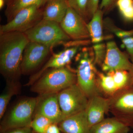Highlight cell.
Wrapping results in <instances>:
<instances>
[{
  "label": "cell",
  "instance_id": "cell-21",
  "mask_svg": "<svg viewBox=\"0 0 133 133\" xmlns=\"http://www.w3.org/2000/svg\"><path fill=\"white\" fill-rule=\"evenodd\" d=\"M5 91L0 96V118L4 116L7 107L12 97L19 92V85L17 81H8Z\"/></svg>",
  "mask_w": 133,
  "mask_h": 133
},
{
  "label": "cell",
  "instance_id": "cell-23",
  "mask_svg": "<svg viewBox=\"0 0 133 133\" xmlns=\"http://www.w3.org/2000/svg\"><path fill=\"white\" fill-rule=\"evenodd\" d=\"M53 124L45 116L39 114H34L30 127L36 133H45L49 126Z\"/></svg>",
  "mask_w": 133,
  "mask_h": 133
},
{
  "label": "cell",
  "instance_id": "cell-6",
  "mask_svg": "<svg viewBox=\"0 0 133 133\" xmlns=\"http://www.w3.org/2000/svg\"><path fill=\"white\" fill-rule=\"evenodd\" d=\"M43 7L33 5L20 10L10 21L1 25L0 34L13 31L25 33L43 20Z\"/></svg>",
  "mask_w": 133,
  "mask_h": 133
},
{
  "label": "cell",
  "instance_id": "cell-16",
  "mask_svg": "<svg viewBox=\"0 0 133 133\" xmlns=\"http://www.w3.org/2000/svg\"><path fill=\"white\" fill-rule=\"evenodd\" d=\"M69 7L67 0H47L43 7V19L60 23Z\"/></svg>",
  "mask_w": 133,
  "mask_h": 133
},
{
  "label": "cell",
  "instance_id": "cell-30",
  "mask_svg": "<svg viewBox=\"0 0 133 133\" xmlns=\"http://www.w3.org/2000/svg\"><path fill=\"white\" fill-rule=\"evenodd\" d=\"M117 1L118 0H102L99 8L104 12L109 11L116 5Z\"/></svg>",
  "mask_w": 133,
  "mask_h": 133
},
{
  "label": "cell",
  "instance_id": "cell-20",
  "mask_svg": "<svg viewBox=\"0 0 133 133\" xmlns=\"http://www.w3.org/2000/svg\"><path fill=\"white\" fill-rule=\"evenodd\" d=\"M97 84L99 91H101L108 97L113 96L118 91L112 77L108 73L104 74L98 71Z\"/></svg>",
  "mask_w": 133,
  "mask_h": 133
},
{
  "label": "cell",
  "instance_id": "cell-8",
  "mask_svg": "<svg viewBox=\"0 0 133 133\" xmlns=\"http://www.w3.org/2000/svg\"><path fill=\"white\" fill-rule=\"evenodd\" d=\"M57 95L65 118L85 111L88 98L77 83L59 92Z\"/></svg>",
  "mask_w": 133,
  "mask_h": 133
},
{
  "label": "cell",
  "instance_id": "cell-34",
  "mask_svg": "<svg viewBox=\"0 0 133 133\" xmlns=\"http://www.w3.org/2000/svg\"><path fill=\"white\" fill-rule=\"evenodd\" d=\"M131 63H132V66H131V70L129 71L130 73L132 81L133 83V57H131Z\"/></svg>",
  "mask_w": 133,
  "mask_h": 133
},
{
  "label": "cell",
  "instance_id": "cell-12",
  "mask_svg": "<svg viewBox=\"0 0 133 133\" xmlns=\"http://www.w3.org/2000/svg\"><path fill=\"white\" fill-rule=\"evenodd\" d=\"M57 94L39 95L37 97L35 114L45 116L53 124H58L63 120L65 117L59 106Z\"/></svg>",
  "mask_w": 133,
  "mask_h": 133
},
{
  "label": "cell",
  "instance_id": "cell-25",
  "mask_svg": "<svg viewBox=\"0 0 133 133\" xmlns=\"http://www.w3.org/2000/svg\"><path fill=\"white\" fill-rule=\"evenodd\" d=\"M116 5L125 20L133 21V0H118Z\"/></svg>",
  "mask_w": 133,
  "mask_h": 133
},
{
  "label": "cell",
  "instance_id": "cell-27",
  "mask_svg": "<svg viewBox=\"0 0 133 133\" xmlns=\"http://www.w3.org/2000/svg\"><path fill=\"white\" fill-rule=\"evenodd\" d=\"M92 47L94 52L95 64L101 66L106 54V44L104 43H99L94 44Z\"/></svg>",
  "mask_w": 133,
  "mask_h": 133
},
{
  "label": "cell",
  "instance_id": "cell-1",
  "mask_svg": "<svg viewBox=\"0 0 133 133\" xmlns=\"http://www.w3.org/2000/svg\"><path fill=\"white\" fill-rule=\"evenodd\" d=\"M29 42L24 33L0 34V72L8 82L17 81L22 74L23 52Z\"/></svg>",
  "mask_w": 133,
  "mask_h": 133
},
{
  "label": "cell",
  "instance_id": "cell-22",
  "mask_svg": "<svg viewBox=\"0 0 133 133\" xmlns=\"http://www.w3.org/2000/svg\"><path fill=\"white\" fill-rule=\"evenodd\" d=\"M106 73L112 76L118 91L133 85L131 75L128 71L116 70Z\"/></svg>",
  "mask_w": 133,
  "mask_h": 133
},
{
  "label": "cell",
  "instance_id": "cell-24",
  "mask_svg": "<svg viewBox=\"0 0 133 133\" xmlns=\"http://www.w3.org/2000/svg\"><path fill=\"white\" fill-rule=\"evenodd\" d=\"M104 27L107 30L113 33L121 40L133 36V30L128 31L119 28L115 25L113 22L109 18L104 19Z\"/></svg>",
  "mask_w": 133,
  "mask_h": 133
},
{
  "label": "cell",
  "instance_id": "cell-4",
  "mask_svg": "<svg viewBox=\"0 0 133 133\" xmlns=\"http://www.w3.org/2000/svg\"><path fill=\"white\" fill-rule=\"evenodd\" d=\"M24 33L30 41L52 48L60 44L64 45L71 40L62 29L59 23L44 19Z\"/></svg>",
  "mask_w": 133,
  "mask_h": 133
},
{
  "label": "cell",
  "instance_id": "cell-9",
  "mask_svg": "<svg viewBox=\"0 0 133 133\" xmlns=\"http://www.w3.org/2000/svg\"><path fill=\"white\" fill-rule=\"evenodd\" d=\"M52 49L39 43L30 41L23 52L22 74H33L39 70L53 53Z\"/></svg>",
  "mask_w": 133,
  "mask_h": 133
},
{
  "label": "cell",
  "instance_id": "cell-26",
  "mask_svg": "<svg viewBox=\"0 0 133 133\" xmlns=\"http://www.w3.org/2000/svg\"><path fill=\"white\" fill-rule=\"evenodd\" d=\"M88 0H67L69 7L76 11L88 23L87 9Z\"/></svg>",
  "mask_w": 133,
  "mask_h": 133
},
{
  "label": "cell",
  "instance_id": "cell-13",
  "mask_svg": "<svg viewBox=\"0 0 133 133\" xmlns=\"http://www.w3.org/2000/svg\"><path fill=\"white\" fill-rule=\"evenodd\" d=\"M106 45V54L101 66L102 70L106 73L119 70L129 71L132 63L127 55L119 49L115 42H107Z\"/></svg>",
  "mask_w": 133,
  "mask_h": 133
},
{
  "label": "cell",
  "instance_id": "cell-15",
  "mask_svg": "<svg viewBox=\"0 0 133 133\" xmlns=\"http://www.w3.org/2000/svg\"><path fill=\"white\" fill-rule=\"evenodd\" d=\"M58 125L63 133H90L85 111L66 117Z\"/></svg>",
  "mask_w": 133,
  "mask_h": 133
},
{
  "label": "cell",
  "instance_id": "cell-33",
  "mask_svg": "<svg viewBox=\"0 0 133 133\" xmlns=\"http://www.w3.org/2000/svg\"><path fill=\"white\" fill-rule=\"evenodd\" d=\"M9 0H0V9L2 10L7 5Z\"/></svg>",
  "mask_w": 133,
  "mask_h": 133
},
{
  "label": "cell",
  "instance_id": "cell-31",
  "mask_svg": "<svg viewBox=\"0 0 133 133\" xmlns=\"http://www.w3.org/2000/svg\"><path fill=\"white\" fill-rule=\"evenodd\" d=\"M9 131L7 133H33V130L30 127L15 128Z\"/></svg>",
  "mask_w": 133,
  "mask_h": 133
},
{
  "label": "cell",
  "instance_id": "cell-10",
  "mask_svg": "<svg viewBox=\"0 0 133 133\" xmlns=\"http://www.w3.org/2000/svg\"><path fill=\"white\" fill-rule=\"evenodd\" d=\"M59 24L65 33L72 41L90 39L87 23L82 16L70 7Z\"/></svg>",
  "mask_w": 133,
  "mask_h": 133
},
{
  "label": "cell",
  "instance_id": "cell-11",
  "mask_svg": "<svg viewBox=\"0 0 133 133\" xmlns=\"http://www.w3.org/2000/svg\"><path fill=\"white\" fill-rule=\"evenodd\" d=\"M81 47L75 46L65 48L58 53H52L42 67L32 74L26 85H32L48 70L62 68L69 65L81 49Z\"/></svg>",
  "mask_w": 133,
  "mask_h": 133
},
{
  "label": "cell",
  "instance_id": "cell-35",
  "mask_svg": "<svg viewBox=\"0 0 133 133\" xmlns=\"http://www.w3.org/2000/svg\"><path fill=\"white\" fill-rule=\"evenodd\" d=\"M47 1V0H45V2H46V1Z\"/></svg>",
  "mask_w": 133,
  "mask_h": 133
},
{
  "label": "cell",
  "instance_id": "cell-14",
  "mask_svg": "<svg viewBox=\"0 0 133 133\" xmlns=\"http://www.w3.org/2000/svg\"><path fill=\"white\" fill-rule=\"evenodd\" d=\"M109 98L104 97L100 94L88 98L85 111L90 128L105 118V115L109 111Z\"/></svg>",
  "mask_w": 133,
  "mask_h": 133
},
{
  "label": "cell",
  "instance_id": "cell-5",
  "mask_svg": "<svg viewBox=\"0 0 133 133\" xmlns=\"http://www.w3.org/2000/svg\"><path fill=\"white\" fill-rule=\"evenodd\" d=\"M36 104L37 98H24L18 101L3 121L2 131L30 127Z\"/></svg>",
  "mask_w": 133,
  "mask_h": 133
},
{
  "label": "cell",
  "instance_id": "cell-19",
  "mask_svg": "<svg viewBox=\"0 0 133 133\" xmlns=\"http://www.w3.org/2000/svg\"><path fill=\"white\" fill-rule=\"evenodd\" d=\"M45 0H9L5 11L7 22L10 21L19 11L33 5L44 6Z\"/></svg>",
  "mask_w": 133,
  "mask_h": 133
},
{
  "label": "cell",
  "instance_id": "cell-2",
  "mask_svg": "<svg viewBox=\"0 0 133 133\" xmlns=\"http://www.w3.org/2000/svg\"><path fill=\"white\" fill-rule=\"evenodd\" d=\"M76 61L78 85L88 98L99 95L97 81L98 71L95 66L92 47H84L80 49L76 55Z\"/></svg>",
  "mask_w": 133,
  "mask_h": 133
},
{
  "label": "cell",
  "instance_id": "cell-3",
  "mask_svg": "<svg viewBox=\"0 0 133 133\" xmlns=\"http://www.w3.org/2000/svg\"><path fill=\"white\" fill-rule=\"evenodd\" d=\"M76 83V70L68 65L48 70L33 83L30 89L38 95L58 93Z\"/></svg>",
  "mask_w": 133,
  "mask_h": 133
},
{
  "label": "cell",
  "instance_id": "cell-28",
  "mask_svg": "<svg viewBox=\"0 0 133 133\" xmlns=\"http://www.w3.org/2000/svg\"><path fill=\"white\" fill-rule=\"evenodd\" d=\"M99 0H88L87 12L88 20H90L99 9Z\"/></svg>",
  "mask_w": 133,
  "mask_h": 133
},
{
  "label": "cell",
  "instance_id": "cell-7",
  "mask_svg": "<svg viewBox=\"0 0 133 133\" xmlns=\"http://www.w3.org/2000/svg\"><path fill=\"white\" fill-rule=\"evenodd\" d=\"M109 98V111L115 118L133 128V85L118 91Z\"/></svg>",
  "mask_w": 133,
  "mask_h": 133
},
{
  "label": "cell",
  "instance_id": "cell-29",
  "mask_svg": "<svg viewBox=\"0 0 133 133\" xmlns=\"http://www.w3.org/2000/svg\"><path fill=\"white\" fill-rule=\"evenodd\" d=\"M123 47H125L131 57H133V36L121 40Z\"/></svg>",
  "mask_w": 133,
  "mask_h": 133
},
{
  "label": "cell",
  "instance_id": "cell-18",
  "mask_svg": "<svg viewBox=\"0 0 133 133\" xmlns=\"http://www.w3.org/2000/svg\"><path fill=\"white\" fill-rule=\"evenodd\" d=\"M104 13V11L99 8L90 21L87 23V28L91 42L94 44L102 43L104 39L109 38L104 36L103 34Z\"/></svg>",
  "mask_w": 133,
  "mask_h": 133
},
{
  "label": "cell",
  "instance_id": "cell-17",
  "mask_svg": "<svg viewBox=\"0 0 133 133\" xmlns=\"http://www.w3.org/2000/svg\"><path fill=\"white\" fill-rule=\"evenodd\" d=\"M130 128L114 117L105 118L91 128L90 133H129Z\"/></svg>",
  "mask_w": 133,
  "mask_h": 133
},
{
  "label": "cell",
  "instance_id": "cell-32",
  "mask_svg": "<svg viewBox=\"0 0 133 133\" xmlns=\"http://www.w3.org/2000/svg\"><path fill=\"white\" fill-rule=\"evenodd\" d=\"M58 125L57 124H51L47 129L45 133H61Z\"/></svg>",
  "mask_w": 133,
  "mask_h": 133
}]
</instances>
